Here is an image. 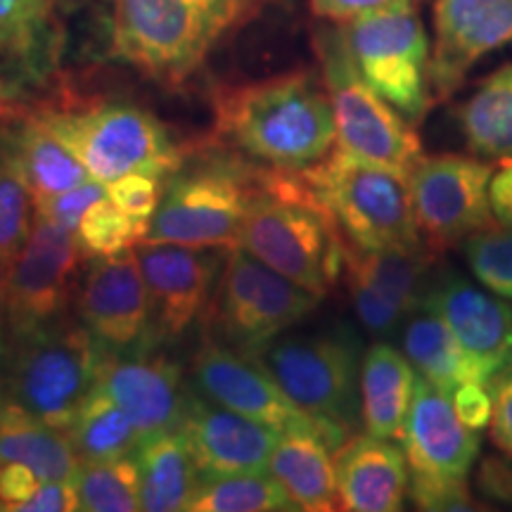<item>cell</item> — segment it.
<instances>
[{
	"label": "cell",
	"mask_w": 512,
	"mask_h": 512,
	"mask_svg": "<svg viewBox=\"0 0 512 512\" xmlns=\"http://www.w3.org/2000/svg\"><path fill=\"white\" fill-rule=\"evenodd\" d=\"M494 164L477 155L422 157L408 174L420 238L432 254L463 245L477 230L494 226L489 183Z\"/></svg>",
	"instance_id": "13"
},
{
	"label": "cell",
	"mask_w": 512,
	"mask_h": 512,
	"mask_svg": "<svg viewBox=\"0 0 512 512\" xmlns=\"http://www.w3.org/2000/svg\"><path fill=\"white\" fill-rule=\"evenodd\" d=\"M491 399H494V415H491V441L503 456L512 458V363L494 377Z\"/></svg>",
	"instance_id": "40"
},
{
	"label": "cell",
	"mask_w": 512,
	"mask_h": 512,
	"mask_svg": "<svg viewBox=\"0 0 512 512\" xmlns=\"http://www.w3.org/2000/svg\"><path fill=\"white\" fill-rule=\"evenodd\" d=\"M408 494L420 510H472L470 472L482 448L477 430L463 425L451 396L418 375L403 422Z\"/></svg>",
	"instance_id": "8"
},
{
	"label": "cell",
	"mask_w": 512,
	"mask_h": 512,
	"mask_svg": "<svg viewBox=\"0 0 512 512\" xmlns=\"http://www.w3.org/2000/svg\"><path fill=\"white\" fill-rule=\"evenodd\" d=\"M105 197L107 183L91 178V181L64 192H57V195L38 197V200H34V214L43 216V219L53 223H60V226L69 230H76L83 219V214H86L95 202L105 200Z\"/></svg>",
	"instance_id": "38"
},
{
	"label": "cell",
	"mask_w": 512,
	"mask_h": 512,
	"mask_svg": "<svg viewBox=\"0 0 512 512\" xmlns=\"http://www.w3.org/2000/svg\"><path fill=\"white\" fill-rule=\"evenodd\" d=\"M147 233H150V219H136L119 209L110 197H105L83 214L76 228V240L86 259L88 256L107 259V256L131 252L133 247L145 242Z\"/></svg>",
	"instance_id": "35"
},
{
	"label": "cell",
	"mask_w": 512,
	"mask_h": 512,
	"mask_svg": "<svg viewBox=\"0 0 512 512\" xmlns=\"http://www.w3.org/2000/svg\"><path fill=\"white\" fill-rule=\"evenodd\" d=\"M214 133L268 169L299 171L316 164L337 143L335 114L323 76L287 72L271 79L216 88Z\"/></svg>",
	"instance_id": "1"
},
{
	"label": "cell",
	"mask_w": 512,
	"mask_h": 512,
	"mask_svg": "<svg viewBox=\"0 0 512 512\" xmlns=\"http://www.w3.org/2000/svg\"><path fill=\"white\" fill-rule=\"evenodd\" d=\"M233 29L202 0H114L112 53L159 83H183Z\"/></svg>",
	"instance_id": "7"
},
{
	"label": "cell",
	"mask_w": 512,
	"mask_h": 512,
	"mask_svg": "<svg viewBox=\"0 0 512 512\" xmlns=\"http://www.w3.org/2000/svg\"><path fill=\"white\" fill-rule=\"evenodd\" d=\"M297 510L268 470L202 477L185 512H275Z\"/></svg>",
	"instance_id": "33"
},
{
	"label": "cell",
	"mask_w": 512,
	"mask_h": 512,
	"mask_svg": "<svg viewBox=\"0 0 512 512\" xmlns=\"http://www.w3.org/2000/svg\"><path fill=\"white\" fill-rule=\"evenodd\" d=\"M10 152L31 192V200L57 195L76 185L91 181L86 166L36 112H19L8 128Z\"/></svg>",
	"instance_id": "28"
},
{
	"label": "cell",
	"mask_w": 512,
	"mask_h": 512,
	"mask_svg": "<svg viewBox=\"0 0 512 512\" xmlns=\"http://www.w3.org/2000/svg\"><path fill=\"white\" fill-rule=\"evenodd\" d=\"M415 3V0H311L313 15L320 19H328L335 24H347L351 19L377 12L392 5Z\"/></svg>",
	"instance_id": "44"
},
{
	"label": "cell",
	"mask_w": 512,
	"mask_h": 512,
	"mask_svg": "<svg viewBox=\"0 0 512 512\" xmlns=\"http://www.w3.org/2000/svg\"><path fill=\"white\" fill-rule=\"evenodd\" d=\"M107 347L81 320H62L12 342L0 368V394L57 430L69 432L95 389Z\"/></svg>",
	"instance_id": "4"
},
{
	"label": "cell",
	"mask_w": 512,
	"mask_h": 512,
	"mask_svg": "<svg viewBox=\"0 0 512 512\" xmlns=\"http://www.w3.org/2000/svg\"><path fill=\"white\" fill-rule=\"evenodd\" d=\"M261 361L283 392L320 422L349 432L361 415V361L347 332L278 337Z\"/></svg>",
	"instance_id": "12"
},
{
	"label": "cell",
	"mask_w": 512,
	"mask_h": 512,
	"mask_svg": "<svg viewBox=\"0 0 512 512\" xmlns=\"http://www.w3.org/2000/svg\"><path fill=\"white\" fill-rule=\"evenodd\" d=\"M418 370L403 351L377 342L361 361V420L368 434L401 439L411 408Z\"/></svg>",
	"instance_id": "27"
},
{
	"label": "cell",
	"mask_w": 512,
	"mask_h": 512,
	"mask_svg": "<svg viewBox=\"0 0 512 512\" xmlns=\"http://www.w3.org/2000/svg\"><path fill=\"white\" fill-rule=\"evenodd\" d=\"M22 463L43 482L74 479L81 460L64 430L48 425L0 394V465Z\"/></svg>",
	"instance_id": "30"
},
{
	"label": "cell",
	"mask_w": 512,
	"mask_h": 512,
	"mask_svg": "<svg viewBox=\"0 0 512 512\" xmlns=\"http://www.w3.org/2000/svg\"><path fill=\"white\" fill-rule=\"evenodd\" d=\"M318 302V294L266 266L247 249L233 247L209 304L216 342L259 358Z\"/></svg>",
	"instance_id": "9"
},
{
	"label": "cell",
	"mask_w": 512,
	"mask_h": 512,
	"mask_svg": "<svg viewBox=\"0 0 512 512\" xmlns=\"http://www.w3.org/2000/svg\"><path fill=\"white\" fill-rule=\"evenodd\" d=\"M181 432L202 477L268 470L280 432L228 411L202 394H190Z\"/></svg>",
	"instance_id": "22"
},
{
	"label": "cell",
	"mask_w": 512,
	"mask_h": 512,
	"mask_svg": "<svg viewBox=\"0 0 512 512\" xmlns=\"http://www.w3.org/2000/svg\"><path fill=\"white\" fill-rule=\"evenodd\" d=\"M79 320L102 347L126 351L150 339V292L136 252L93 259L79 294Z\"/></svg>",
	"instance_id": "20"
},
{
	"label": "cell",
	"mask_w": 512,
	"mask_h": 512,
	"mask_svg": "<svg viewBox=\"0 0 512 512\" xmlns=\"http://www.w3.org/2000/svg\"><path fill=\"white\" fill-rule=\"evenodd\" d=\"M477 489L489 501L512 505V458H486L477 472Z\"/></svg>",
	"instance_id": "45"
},
{
	"label": "cell",
	"mask_w": 512,
	"mask_h": 512,
	"mask_svg": "<svg viewBox=\"0 0 512 512\" xmlns=\"http://www.w3.org/2000/svg\"><path fill=\"white\" fill-rule=\"evenodd\" d=\"M133 252L150 292L152 320L147 344L159 347L174 342L209 311L223 268L216 247L140 242Z\"/></svg>",
	"instance_id": "15"
},
{
	"label": "cell",
	"mask_w": 512,
	"mask_h": 512,
	"mask_svg": "<svg viewBox=\"0 0 512 512\" xmlns=\"http://www.w3.org/2000/svg\"><path fill=\"white\" fill-rule=\"evenodd\" d=\"M401 351L418 370V375L446 396H453L460 384H491L496 377L484 361L467 354L451 328L430 309L415 311L403 323Z\"/></svg>",
	"instance_id": "26"
},
{
	"label": "cell",
	"mask_w": 512,
	"mask_h": 512,
	"mask_svg": "<svg viewBox=\"0 0 512 512\" xmlns=\"http://www.w3.org/2000/svg\"><path fill=\"white\" fill-rule=\"evenodd\" d=\"M349 437V432L320 420L280 434L268 460V472L278 479L297 510L330 512L339 508L335 453Z\"/></svg>",
	"instance_id": "24"
},
{
	"label": "cell",
	"mask_w": 512,
	"mask_h": 512,
	"mask_svg": "<svg viewBox=\"0 0 512 512\" xmlns=\"http://www.w3.org/2000/svg\"><path fill=\"white\" fill-rule=\"evenodd\" d=\"M491 214L496 223L512 228V159H501L489 183Z\"/></svg>",
	"instance_id": "46"
},
{
	"label": "cell",
	"mask_w": 512,
	"mask_h": 512,
	"mask_svg": "<svg viewBox=\"0 0 512 512\" xmlns=\"http://www.w3.org/2000/svg\"><path fill=\"white\" fill-rule=\"evenodd\" d=\"M211 10L219 12L230 27H238L247 17H252L261 0H202Z\"/></svg>",
	"instance_id": "48"
},
{
	"label": "cell",
	"mask_w": 512,
	"mask_h": 512,
	"mask_svg": "<svg viewBox=\"0 0 512 512\" xmlns=\"http://www.w3.org/2000/svg\"><path fill=\"white\" fill-rule=\"evenodd\" d=\"M472 155L512 159V62L479 83L458 112Z\"/></svg>",
	"instance_id": "31"
},
{
	"label": "cell",
	"mask_w": 512,
	"mask_h": 512,
	"mask_svg": "<svg viewBox=\"0 0 512 512\" xmlns=\"http://www.w3.org/2000/svg\"><path fill=\"white\" fill-rule=\"evenodd\" d=\"M15 107H17L15 105V98H10V95L0 93V117H5V114L15 110Z\"/></svg>",
	"instance_id": "49"
},
{
	"label": "cell",
	"mask_w": 512,
	"mask_h": 512,
	"mask_svg": "<svg viewBox=\"0 0 512 512\" xmlns=\"http://www.w3.org/2000/svg\"><path fill=\"white\" fill-rule=\"evenodd\" d=\"M460 247L477 283L512 302V228L501 223L482 228Z\"/></svg>",
	"instance_id": "37"
},
{
	"label": "cell",
	"mask_w": 512,
	"mask_h": 512,
	"mask_svg": "<svg viewBox=\"0 0 512 512\" xmlns=\"http://www.w3.org/2000/svg\"><path fill=\"white\" fill-rule=\"evenodd\" d=\"M15 117L0 119V249L10 259L22 249L34 223V200L8 143V128Z\"/></svg>",
	"instance_id": "36"
},
{
	"label": "cell",
	"mask_w": 512,
	"mask_h": 512,
	"mask_svg": "<svg viewBox=\"0 0 512 512\" xmlns=\"http://www.w3.org/2000/svg\"><path fill=\"white\" fill-rule=\"evenodd\" d=\"M318 55L335 114L337 147L399 174H411L413 166L425 157L418 133L411 121L363 79L342 27L320 36Z\"/></svg>",
	"instance_id": "10"
},
{
	"label": "cell",
	"mask_w": 512,
	"mask_h": 512,
	"mask_svg": "<svg viewBox=\"0 0 512 512\" xmlns=\"http://www.w3.org/2000/svg\"><path fill=\"white\" fill-rule=\"evenodd\" d=\"M164 178L152 174H126L117 181L107 183V197L136 219H150L162 202Z\"/></svg>",
	"instance_id": "39"
},
{
	"label": "cell",
	"mask_w": 512,
	"mask_h": 512,
	"mask_svg": "<svg viewBox=\"0 0 512 512\" xmlns=\"http://www.w3.org/2000/svg\"><path fill=\"white\" fill-rule=\"evenodd\" d=\"M290 174L297 188L337 223L339 233L354 247H425L406 174L351 155L342 147H332L320 162Z\"/></svg>",
	"instance_id": "3"
},
{
	"label": "cell",
	"mask_w": 512,
	"mask_h": 512,
	"mask_svg": "<svg viewBox=\"0 0 512 512\" xmlns=\"http://www.w3.org/2000/svg\"><path fill=\"white\" fill-rule=\"evenodd\" d=\"M190 377L197 394L280 434L318 420L283 392L261 361L221 342H207L197 351Z\"/></svg>",
	"instance_id": "18"
},
{
	"label": "cell",
	"mask_w": 512,
	"mask_h": 512,
	"mask_svg": "<svg viewBox=\"0 0 512 512\" xmlns=\"http://www.w3.org/2000/svg\"><path fill=\"white\" fill-rule=\"evenodd\" d=\"M81 510L79 491L74 479H48L41 482L36 494L19 508V512H74Z\"/></svg>",
	"instance_id": "43"
},
{
	"label": "cell",
	"mask_w": 512,
	"mask_h": 512,
	"mask_svg": "<svg viewBox=\"0 0 512 512\" xmlns=\"http://www.w3.org/2000/svg\"><path fill=\"white\" fill-rule=\"evenodd\" d=\"M432 252L418 249H361L349 242L344 278L358 323L370 335H389L422 309Z\"/></svg>",
	"instance_id": "16"
},
{
	"label": "cell",
	"mask_w": 512,
	"mask_h": 512,
	"mask_svg": "<svg viewBox=\"0 0 512 512\" xmlns=\"http://www.w3.org/2000/svg\"><path fill=\"white\" fill-rule=\"evenodd\" d=\"M81 256L76 230L34 214L27 240L10 264V344L64 318Z\"/></svg>",
	"instance_id": "14"
},
{
	"label": "cell",
	"mask_w": 512,
	"mask_h": 512,
	"mask_svg": "<svg viewBox=\"0 0 512 512\" xmlns=\"http://www.w3.org/2000/svg\"><path fill=\"white\" fill-rule=\"evenodd\" d=\"M67 434L81 463L133 456L140 441L145 439L136 422L98 387L83 401Z\"/></svg>",
	"instance_id": "32"
},
{
	"label": "cell",
	"mask_w": 512,
	"mask_h": 512,
	"mask_svg": "<svg viewBox=\"0 0 512 512\" xmlns=\"http://www.w3.org/2000/svg\"><path fill=\"white\" fill-rule=\"evenodd\" d=\"M81 510L136 512L140 505V472L133 456L83 460L74 477Z\"/></svg>",
	"instance_id": "34"
},
{
	"label": "cell",
	"mask_w": 512,
	"mask_h": 512,
	"mask_svg": "<svg viewBox=\"0 0 512 512\" xmlns=\"http://www.w3.org/2000/svg\"><path fill=\"white\" fill-rule=\"evenodd\" d=\"M95 387L110 396L145 437L181 430L192 394L183 384L181 366L155 344L126 351L107 349Z\"/></svg>",
	"instance_id": "17"
},
{
	"label": "cell",
	"mask_w": 512,
	"mask_h": 512,
	"mask_svg": "<svg viewBox=\"0 0 512 512\" xmlns=\"http://www.w3.org/2000/svg\"><path fill=\"white\" fill-rule=\"evenodd\" d=\"M64 48L62 0H0V93L46 86Z\"/></svg>",
	"instance_id": "21"
},
{
	"label": "cell",
	"mask_w": 512,
	"mask_h": 512,
	"mask_svg": "<svg viewBox=\"0 0 512 512\" xmlns=\"http://www.w3.org/2000/svg\"><path fill=\"white\" fill-rule=\"evenodd\" d=\"M347 245L337 223L297 188L290 171L261 169V190L238 247L323 299L344 275Z\"/></svg>",
	"instance_id": "2"
},
{
	"label": "cell",
	"mask_w": 512,
	"mask_h": 512,
	"mask_svg": "<svg viewBox=\"0 0 512 512\" xmlns=\"http://www.w3.org/2000/svg\"><path fill=\"white\" fill-rule=\"evenodd\" d=\"M133 458L140 472V505L147 512L188 510L202 482V472L192 458L181 430L147 434Z\"/></svg>",
	"instance_id": "29"
},
{
	"label": "cell",
	"mask_w": 512,
	"mask_h": 512,
	"mask_svg": "<svg viewBox=\"0 0 512 512\" xmlns=\"http://www.w3.org/2000/svg\"><path fill=\"white\" fill-rule=\"evenodd\" d=\"M510 41L512 0H434V100L451 98L482 57Z\"/></svg>",
	"instance_id": "19"
},
{
	"label": "cell",
	"mask_w": 512,
	"mask_h": 512,
	"mask_svg": "<svg viewBox=\"0 0 512 512\" xmlns=\"http://www.w3.org/2000/svg\"><path fill=\"white\" fill-rule=\"evenodd\" d=\"M451 403L453 408H456L460 422L470 427V430L482 432L491 425L494 399H491L489 384H479V382L460 384L451 396Z\"/></svg>",
	"instance_id": "41"
},
{
	"label": "cell",
	"mask_w": 512,
	"mask_h": 512,
	"mask_svg": "<svg viewBox=\"0 0 512 512\" xmlns=\"http://www.w3.org/2000/svg\"><path fill=\"white\" fill-rule=\"evenodd\" d=\"M358 72L394 110L418 126L434 105L432 50L415 3H401L339 24Z\"/></svg>",
	"instance_id": "11"
},
{
	"label": "cell",
	"mask_w": 512,
	"mask_h": 512,
	"mask_svg": "<svg viewBox=\"0 0 512 512\" xmlns=\"http://www.w3.org/2000/svg\"><path fill=\"white\" fill-rule=\"evenodd\" d=\"M12 259L0 249V368H3L5 356H8V275Z\"/></svg>",
	"instance_id": "47"
},
{
	"label": "cell",
	"mask_w": 512,
	"mask_h": 512,
	"mask_svg": "<svg viewBox=\"0 0 512 512\" xmlns=\"http://www.w3.org/2000/svg\"><path fill=\"white\" fill-rule=\"evenodd\" d=\"M43 479L22 463L0 465V510L19 512L24 503L36 494Z\"/></svg>",
	"instance_id": "42"
},
{
	"label": "cell",
	"mask_w": 512,
	"mask_h": 512,
	"mask_svg": "<svg viewBox=\"0 0 512 512\" xmlns=\"http://www.w3.org/2000/svg\"><path fill=\"white\" fill-rule=\"evenodd\" d=\"M95 181L112 183L126 174L169 178L185 164V150L155 114L131 102H93L36 110Z\"/></svg>",
	"instance_id": "5"
},
{
	"label": "cell",
	"mask_w": 512,
	"mask_h": 512,
	"mask_svg": "<svg viewBox=\"0 0 512 512\" xmlns=\"http://www.w3.org/2000/svg\"><path fill=\"white\" fill-rule=\"evenodd\" d=\"M339 508L349 512H394L408 494L406 453L392 439L361 434L349 437L335 453Z\"/></svg>",
	"instance_id": "25"
},
{
	"label": "cell",
	"mask_w": 512,
	"mask_h": 512,
	"mask_svg": "<svg viewBox=\"0 0 512 512\" xmlns=\"http://www.w3.org/2000/svg\"><path fill=\"white\" fill-rule=\"evenodd\" d=\"M422 309L444 320L467 354L498 375L512 363V306L460 273H444L427 283Z\"/></svg>",
	"instance_id": "23"
},
{
	"label": "cell",
	"mask_w": 512,
	"mask_h": 512,
	"mask_svg": "<svg viewBox=\"0 0 512 512\" xmlns=\"http://www.w3.org/2000/svg\"><path fill=\"white\" fill-rule=\"evenodd\" d=\"M181 169L166 178L145 242L238 247L247 211L261 190V169L230 157H209Z\"/></svg>",
	"instance_id": "6"
}]
</instances>
